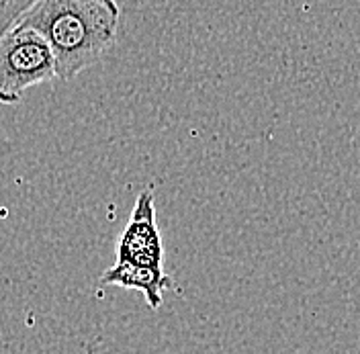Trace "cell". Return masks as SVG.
<instances>
[{"label": "cell", "instance_id": "cell-1", "mask_svg": "<svg viewBox=\"0 0 360 354\" xmlns=\"http://www.w3.org/2000/svg\"><path fill=\"white\" fill-rule=\"evenodd\" d=\"M119 21L117 0H39L17 25L31 27L51 47L56 78L74 80L117 44Z\"/></svg>", "mask_w": 360, "mask_h": 354}, {"label": "cell", "instance_id": "cell-2", "mask_svg": "<svg viewBox=\"0 0 360 354\" xmlns=\"http://www.w3.org/2000/svg\"><path fill=\"white\" fill-rule=\"evenodd\" d=\"M56 78L51 47L31 27L15 25L0 37V103L17 105L22 92Z\"/></svg>", "mask_w": 360, "mask_h": 354}, {"label": "cell", "instance_id": "cell-3", "mask_svg": "<svg viewBox=\"0 0 360 354\" xmlns=\"http://www.w3.org/2000/svg\"><path fill=\"white\" fill-rule=\"evenodd\" d=\"M117 263H131L139 266L162 268L164 246L156 225L154 193L146 189L135 201L134 213L117 246Z\"/></svg>", "mask_w": 360, "mask_h": 354}, {"label": "cell", "instance_id": "cell-4", "mask_svg": "<svg viewBox=\"0 0 360 354\" xmlns=\"http://www.w3.org/2000/svg\"><path fill=\"white\" fill-rule=\"evenodd\" d=\"M101 285L141 291L148 305L152 310H158L162 305V301H164V291L172 287L174 283L164 272V268L139 266L131 265V263H117V265L103 272Z\"/></svg>", "mask_w": 360, "mask_h": 354}, {"label": "cell", "instance_id": "cell-5", "mask_svg": "<svg viewBox=\"0 0 360 354\" xmlns=\"http://www.w3.org/2000/svg\"><path fill=\"white\" fill-rule=\"evenodd\" d=\"M39 0H0V37L13 29L22 15L33 8Z\"/></svg>", "mask_w": 360, "mask_h": 354}]
</instances>
